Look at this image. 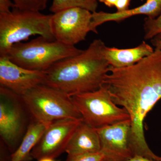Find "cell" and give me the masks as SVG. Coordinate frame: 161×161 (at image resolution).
I'll return each mask as SVG.
<instances>
[{"instance_id": "6da1fadb", "label": "cell", "mask_w": 161, "mask_h": 161, "mask_svg": "<svg viewBox=\"0 0 161 161\" xmlns=\"http://www.w3.org/2000/svg\"><path fill=\"white\" fill-rule=\"evenodd\" d=\"M109 72L103 85L113 102L130 115V147L133 156L161 161V157L148 146L143 128L147 114L161 99V49L155 48L151 55L132 66H110Z\"/></svg>"}, {"instance_id": "7a4b0ae2", "label": "cell", "mask_w": 161, "mask_h": 161, "mask_svg": "<svg viewBox=\"0 0 161 161\" xmlns=\"http://www.w3.org/2000/svg\"><path fill=\"white\" fill-rule=\"evenodd\" d=\"M105 46L96 39L79 54L55 63L45 71L43 85L70 96L99 89L109 72L103 54Z\"/></svg>"}, {"instance_id": "3957f363", "label": "cell", "mask_w": 161, "mask_h": 161, "mask_svg": "<svg viewBox=\"0 0 161 161\" xmlns=\"http://www.w3.org/2000/svg\"><path fill=\"white\" fill-rule=\"evenodd\" d=\"M83 51L56 40L39 36L27 43L14 44L2 56L24 68L46 71L58 61L79 54Z\"/></svg>"}, {"instance_id": "277c9868", "label": "cell", "mask_w": 161, "mask_h": 161, "mask_svg": "<svg viewBox=\"0 0 161 161\" xmlns=\"http://www.w3.org/2000/svg\"><path fill=\"white\" fill-rule=\"evenodd\" d=\"M51 17L16 8L9 13L0 14V56L5 55L14 44L31 36L39 35L55 40L51 29Z\"/></svg>"}, {"instance_id": "5b68a950", "label": "cell", "mask_w": 161, "mask_h": 161, "mask_svg": "<svg viewBox=\"0 0 161 161\" xmlns=\"http://www.w3.org/2000/svg\"><path fill=\"white\" fill-rule=\"evenodd\" d=\"M34 120L51 124L56 121L82 119L71 96L44 85L39 86L21 96Z\"/></svg>"}, {"instance_id": "8992f818", "label": "cell", "mask_w": 161, "mask_h": 161, "mask_svg": "<svg viewBox=\"0 0 161 161\" xmlns=\"http://www.w3.org/2000/svg\"><path fill=\"white\" fill-rule=\"evenodd\" d=\"M71 97L83 121L94 129L108 126L130 119L126 111L113 102L104 85L94 92Z\"/></svg>"}, {"instance_id": "52a82bcc", "label": "cell", "mask_w": 161, "mask_h": 161, "mask_svg": "<svg viewBox=\"0 0 161 161\" xmlns=\"http://www.w3.org/2000/svg\"><path fill=\"white\" fill-rule=\"evenodd\" d=\"M92 14L86 9L72 7L52 14L51 29L55 40L73 46L85 40L91 31Z\"/></svg>"}, {"instance_id": "ba28073f", "label": "cell", "mask_w": 161, "mask_h": 161, "mask_svg": "<svg viewBox=\"0 0 161 161\" xmlns=\"http://www.w3.org/2000/svg\"><path fill=\"white\" fill-rule=\"evenodd\" d=\"M82 121V119H65L51 124L31 153L32 159H56L65 152L73 133Z\"/></svg>"}, {"instance_id": "9c48e42d", "label": "cell", "mask_w": 161, "mask_h": 161, "mask_svg": "<svg viewBox=\"0 0 161 161\" xmlns=\"http://www.w3.org/2000/svg\"><path fill=\"white\" fill-rule=\"evenodd\" d=\"M0 134L3 142L12 153L19 146L23 132V115L20 105L14 101L18 95L0 86Z\"/></svg>"}, {"instance_id": "30bf717a", "label": "cell", "mask_w": 161, "mask_h": 161, "mask_svg": "<svg viewBox=\"0 0 161 161\" xmlns=\"http://www.w3.org/2000/svg\"><path fill=\"white\" fill-rule=\"evenodd\" d=\"M46 72L24 68L5 56H0V84L22 96L30 90L43 85Z\"/></svg>"}, {"instance_id": "8fae6325", "label": "cell", "mask_w": 161, "mask_h": 161, "mask_svg": "<svg viewBox=\"0 0 161 161\" xmlns=\"http://www.w3.org/2000/svg\"><path fill=\"white\" fill-rule=\"evenodd\" d=\"M101 150L108 161H127L133 157L130 147V119L96 129Z\"/></svg>"}, {"instance_id": "7c38bea8", "label": "cell", "mask_w": 161, "mask_h": 161, "mask_svg": "<svg viewBox=\"0 0 161 161\" xmlns=\"http://www.w3.org/2000/svg\"><path fill=\"white\" fill-rule=\"evenodd\" d=\"M161 14V0H147L142 6L120 12L108 13L103 11H96L92 13L90 29L91 31L97 34V27L106 22H120L133 16L140 14L146 15L150 19H155Z\"/></svg>"}, {"instance_id": "4fadbf2b", "label": "cell", "mask_w": 161, "mask_h": 161, "mask_svg": "<svg viewBox=\"0 0 161 161\" xmlns=\"http://www.w3.org/2000/svg\"><path fill=\"white\" fill-rule=\"evenodd\" d=\"M101 150L97 130L82 121L73 133L65 152L68 155H76L99 152Z\"/></svg>"}, {"instance_id": "5bb4252c", "label": "cell", "mask_w": 161, "mask_h": 161, "mask_svg": "<svg viewBox=\"0 0 161 161\" xmlns=\"http://www.w3.org/2000/svg\"><path fill=\"white\" fill-rule=\"evenodd\" d=\"M154 49L143 41L136 47L126 49L104 46L103 54L110 67L115 68L132 66L143 58L151 55Z\"/></svg>"}, {"instance_id": "9a60e30c", "label": "cell", "mask_w": 161, "mask_h": 161, "mask_svg": "<svg viewBox=\"0 0 161 161\" xmlns=\"http://www.w3.org/2000/svg\"><path fill=\"white\" fill-rule=\"evenodd\" d=\"M50 124L35 120L28 126L19 146L12 153L11 161H30L31 153L38 143L43 133Z\"/></svg>"}, {"instance_id": "2e32d148", "label": "cell", "mask_w": 161, "mask_h": 161, "mask_svg": "<svg viewBox=\"0 0 161 161\" xmlns=\"http://www.w3.org/2000/svg\"><path fill=\"white\" fill-rule=\"evenodd\" d=\"M98 7L96 0H53L50 10L53 13L72 7H80L91 12H96Z\"/></svg>"}, {"instance_id": "e0dca14e", "label": "cell", "mask_w": 161, "mask_h": 161, "mask_svg": "<svg viewBox=\"0 0 161 161\" xmlns=\"http://www.w3.org/2000/svg\"><path fill=\"white\" fill-rule=\"evenodd\" d=\"M15 8L21 10L40 12L46 8L49 0H11Z\"/></svg>"}, {"instance_id": "ac0fdd59", "label": "cell", "mask_w": 161, "mask_h": 161, "mask_svg": "<svg viewBox=\"0 0 161 161\" xmlns=\"http://www.w3.org/2000/svg\"><path fill=\"white\" fill-rule=\"evenodd\" d=\"M144 30L145 31L144 39L151 40L158 34L161 33V14L158 17L151 19L147 17L144 19Z\"/></svg>"}, {"instance_id": "d6986e66", "label": "cell", "mask_w": 161, "mask_h": 161, "mask_svg": "<svg viewBox=\"0 0 161 161\" xmlns=\"http://www.w3.org/2000/svg\"><path fill=\"white\" fill-rule=\"evenodd\" d=\"M65 161H108L103 151L76 155H68Z\"/></svg>"}, {"instance_id": "ffe728a7", "label": "cell", "mask_w": 161, "mask_h": 161, "mask_svg": "<svg viewBox=\"0 0 161 161\" xmlns=\"http://www.w3.org/2000/svg\"><path fill=\"white\" fill-rule=\"evenodd\" d=\"M104 4L108 7H115L118 12L129 9L131 0H96Z\"/></svg>"}, {"instance_id": "44dd1931", "label": "cell", "mask_w": 161, "mask_h": 161, "mask_svg": "<svg viewBox=\"0 0 161 161\" xmlns=\"http://www.w3.org/2000/svg\"><path fill=\"white\" fill-rule=\"evenodd\" d=\"M12 153L3 141L0 144V161H11Z\"/></svg>"}, {"instance_id": "7402d4cb", "label": "cell", "mask_w": 161, "mask_h": 161, "mask_svg": "<svg viewBox=\"0 0 161 161\" xmlns=\"http://www.w3.org/2000/svg\"><path fill=\"white\" fill-rule=\"evenodd\" d=\"M14 8V3L11 0H0V14L9 13L11 8Z\"/></svg>"}, {"instance_id": "603a6c76", "label": "cell", "mask_w": 161, "mask_h": 161, "mask_svg": "<svg viewBox=\"0 0 161 161\" xmlns=\"http://www.w3.org/2000/svg\"><path fill=\"white\" fill-rule=\"evenodd\" d=\"M151 43L155 48L161 49V33L151 39Z\"/></svg>"}, {"instance_id": "cb8c5ba5", "label": "cell", "mask_w": 161, "mask_h": 161, "mask_svg": "<svg viewBox=\"0 0 161 161\" xmlns=\"http://www.w3.org/2000/svg\"><path fill=\"white\" fill-rule=\"evenodd\" d=\"M127 161H161L159 160H156L152 159L142 156L140 155H135L132 157L130 159Z\"/></svg>"}, {"instance_id": "d4e9b609", "label": "cell", "mask_w": 161, "mask_h": 161, "mask_svg": "<svg viewBox=\"0 0 161 161\" xmlns=\"http://www.w3.org/2000/svg\"><path fill=\"white\" fill-rule=\"evenodd\" d=\"M38 161H57L55 159L49 158H43L40 159Z\"/></svg>"}, {"instance_id": "484cf974", "label": "cell", "mask_w": 161, "mask_h": 161, "mask_svg": "<svg viewBox=\"0 0 161 161\" xmlns=\"http://www.w3.org/2000/svg\"><path fill=\"white\" fill-rule=\"evenodd\" d=\"M141 1H143V0H141Z\"/></svg>"}, {"instance_id": "4316f807", "label": "cell", "mask_w": 161, "mask_h": 161, "mask_svg": "<svg viewBox=\"0 0 161 161\" xmlns=\"http://www.w3.org/2000/svg\"><path fill=\"white\" fill-rule=\"evenodd\" d=\"M160 132H161V130Z\"/></svg>"}]
</instances>
